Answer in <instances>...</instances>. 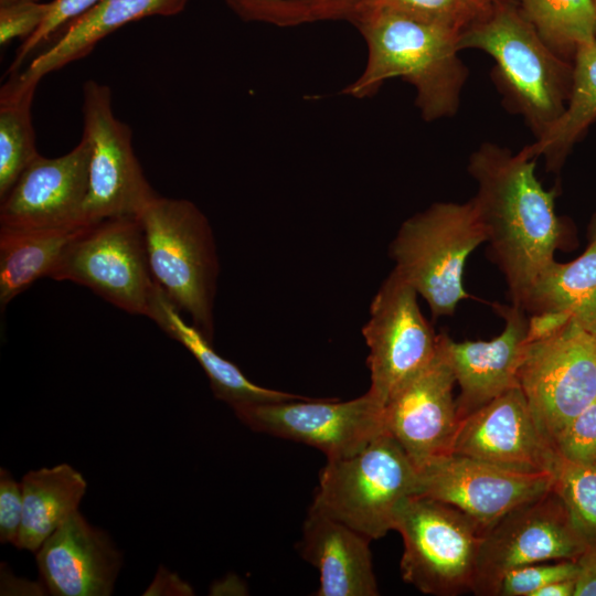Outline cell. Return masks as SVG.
<instances>
[{"instance_id":"2","label":"cell","mask_w":596,"mask_h":596,"mask_svg":"<svg viewBox=\"0 0 596 596\" xmlns=\"http://www.w3.org/2000/svg\"><path fill=\"white\" fill-rule=\"evenodd\" d=\"M366 44V63L342 94L373 96L385 81L401 78L415 88L425 121L456 115L469 76L459 57L460 30L390 11H364L351 20Z\"/></svg>"},{"instance_id":"8","label":"cell","mask_w":596,"mask_h":596,"mask_svg":"<svg viewBox=\"0 0 596 596\" xmlns=\"http://www.w3.org/2000/svg\"><path fill=\"white\" fill-rule=\"evenodd\" d=\"M50 277L85 286L117 308L146 317L158 287L135 216L86 226L67 245Z\"/></svg>"},{"instance_id":"31","label":"cell","mask_w":596,"mask_h":596,"mask_svg":"<svg viewBox=\"0 0 596 596\" xmlns=\"http://www.w3.org/2000/svg\"><path fill=\"white\" fill-rule=\"evenodd\" d=\"M575 560H560L554 563L540 562L508 572L499 582L494 596H534L549 583L575 578Z\"/></svg>"},{"instance_id":"19","label":"cell","mask_w":596,"mask_h":596,"mask_svg":"<svg viewBox=\"0 0 596 596\" xmlns=\"http://www.w3.org/2000/svg\"><path fill=\"white\" fill-rule=\"evenodd\" d=\"M45 588L55 596H108L121 566L109 536L75 511L36 551Z\"/></svg>"},{"instance_id":"13","label":"cell","mask_w":596,"mask_h":596,"mask_svg":"<svg viewBox=\"0 0 596 596\" xmlns=\"http://www.w3.org/2000/svg\"><path fill=\"white\" fill-rule=\"evenodd\" d=\"M587 545L551 489L503 515L482 534L471 592L494 596L510 571L540 562L576 560Z\"/></svg>"},{"instance_id":"15","label":"cell","mask_w":596,"mask_h":596,"mask_svg":"<svg viewBox=\"0 0 596 596\" xmlns=\"http://www.w3.org/2000/svg\"><path fill=\"white\" fill-rule=\"evenodd\" d=\"M450 454L522 473L555 475L562 460L535 425L520 386L462 418Z\"/></svg>"},{"instance_id":"9","label":"cell","mask_w":596,"mask_h":596,"mask_svg":"<svg viewBox=\"0 0 596 596\" xmlns=\"http://www.w3.org/2000/svg\"><path fill=\"white\" fill-rule=\"evenodd\" d=\"M518 381L535 425L554 447L562 429L596 400V336L571 320L551 337L526 341Z\"/></svg>"},{"instance_id":"43","label":"cell","mask_w":596,"mask_h":596,"mask_svg":"<svg viewBox=\"0 0 596 596\" xmlns=\"http://www.w3.org/2000/svg\"><path fill=\"white\" fill-rule=\"evenodd\" d=\"M475 1H476V3H477L480 8L485 9V8H486L488 4H490L493 0H475Z\"/></svg>"},{"instance_id":"40","label":"cell","mask_w":596,"mask_h":596,"mask_svg":"<svg viewBox=\"0 0 596 596\" xmlns=\"http://www.w3.org/2000/svg\"><path fill=\"white\" fill-rule=\"evenodd\" d=\"M147 595H192L193 590L189 584L183 582L178 575L171 574L166 568H160L156 579L145 593Z\"/></svg>"},{"instance_id":"34","label":"cell","mask_w":596,"mask_h":596,"mask_svg":"<svg viewBox=\"0 0 596 596\" xmlns=\"http://www.w3.org/2000/svg\"><path fill=\"white\" fill-rule=\"evenodd\" d=\"M225 2L244 21L278 26L313 22L310 12L292 0H225Z\"/></svg>"},{"instance_id":"30","label":"cell","mask_w":596,"mask_h":596,"mask_svg":"<svg viewBox=\"0 0 596 596\" xmlns=\"http://www.w3.org/2000/svg\"><path fill=\"white\" fill-rule=\"evenodd\" d=\"M390 11L462 31L483 9L475 0H359L349 19L364 11Z\"/></svg>"},{"instance_id":"41","label":"cell","mask_w":596,"mask_h":596,"mask_svg":"<svg viewBox=\"0 0 596 596\" xmlns=\"http://www.w3.org/2000/svg\"><path fill=\"white\" fill-rule=\"evenodd\" d=\"M574 578L561 579L549 583L539 589L534 596H574Z\"/></svg>"},{"instance_id":"25","label":"cell","mask_w":596,"mask_h":596,"mask_svg":"<svg viewBox=\"0 0 596 596\" xmlns=\"http://www.w3.org/2000/svg\"><path fill=\"white\" fill-rule=\"evenodd\" d=\"M86 226L0 227V304L6 307L41 277H50L71 241Z\"/></svg>"},{"instance_id":"35","label":"cell","mask_w":596,"mask_h":596,"mask_svg":"<svg viewBox=\"0 0 596 596\" xmlns=\"http://www.w3.org/2000/svg\"><path fill=\"white\" fill-rule=\"evenodd\" d=\"M50 2L19 1L0 6V45L7 46L13 39L30 38L45 20Z\"/></svg>"},{"instance_id":"22","label":"cell","mask_w":596,"mask_h":596,"mask_svg":"<svg viewBox=\"0 0 596 596\" xmlns=\"http://www.w3.org/2000/svg\"><path fill=\"white\" fill-rule=\"evenodd\" d=\"M169 337L181 343L205 372L216 398L233 409L240 406L309 398L259 386L249 381L241 370L222 358L211 340L193 323H188L180 310L158 285L149 317Z\"/></svg>"},{"instance_id":"3","label":"cell","mask_w":596,"mask_h":596,"mask_svg":"<svg viewBox=\"0 0 596 596\" xmlns=\"http://www.w3.org/2000/svg\"><path fill=\"white\" fill-rule=\"evenodd\" d=\"M458 46L493 60L491 76L505 106L522 116L535 140L561 118L571 95L573 63L544 43L520 9L493 0L460 32Z\"/></svg>"},{"instance_id":"28","label":"cell","mask_w":596,"mask_h":596,"mask_svg":"<svg viewBox=\"0 0 596 596\" xmlns=\"http://www.w3.org/2000/svg\"><path fill=\"white\" fill-rule=\"evenodd\" d=\"M521 11L544 43L572 62L577 50L596 40L593 0H519Z\"/></svg>"},{"instance_id":"1","label":"cell","mask_w":596,"mask_h":596,"mask_svg":"<svg viewBox=\"0 0 596 596\" xmlns=\"http://www.w3.org/2000/svg\"><path fill=\"white\" fill-rule=\"evenodd\" d=\"M476 200L493 263L502 272L513 305L520 306L536 277L554 262L563 224L555 212L556 190L535 175V158L494 142L469 157Z\"/></svg>"},{"instance_id":"12","label":"cell","mask_w":596,"mask_h":596,"mask_svg":"<svg viewBox=\"0 0 596 596\" xmlns=\"http://www.w3.org/2000/svg\"><path fill=\"white\" fill-rule=\"evenodd\" d=\"M384 406L369 392L345 402L304 398L234 408L251 429L302 443L328 460L351 457L385 430Z\"/></svg>"},{"instance_id":"11","label":"cell","mask_w":596,"mask_h":596,"mask_svg":"<svg viewBox=\"0 0 596 596\" xmlns=\"http://www.w3.org/2000/svg\"><path fill=\"white\" fill-rule=\"evenodd\" d=\"M416 290L394 269L382 283L362 328L369 348V393L383 406L435 358L439 334L421 312Z\"/></svg>"},{"instance_id":"36","label":"cell","mask_w":596,"mask_h":596,"mask_svg":"<svg viewBox=\"0 0 596 596\" xmlns=\"http://www.w3.org/2000/svg\"><path fill=\"white\" fill-rule=\"evenodd\" d=\"M22 488L11 473L0 470V541L15 544L22 522Z\"/></svg>"},{"instance_id":"6","label":"cell","mask_w":596,"mask_h":596,"mask_svg":"<svg viewBox=\"0 0 596 596\" xmlns=\"http://www.w3.org/2000/svg\"><path fill=\"white\" fill-rule=\"evenodd\" d=\"M417 493V467L383 432L358 454L327 461L311 508L371 541L394 530L400 505Z\"/></svg>"},{"instance_id":"20","label":"cell","mask_w":596,"mask_h":596,"mask_svg":"<svg viewBox=\"0 0 596 596\" xmlns=\"http://www.w3.org/2000/svg\"><path fill=\"white\" fill-rule=\"evenodd\" d=\"M369 542L359 532L310 507L300 552L319 571L320 585L315 595H379Z\"/></svg>"},{"instance_id":"45","label":"cell","mask_w":596,"mask_h":596,"mask_svg":"<svg viewBox=\"0 0 596 596\" xmlns=\"http://www.w3.org/2000/svg\"><path fill=\"white\" fill-rule=\"evenodd\" d=\"M593 1H594L595 7H596V0H593Z\"/></svg>"},{"instance_id":"7","label":"cell","mask_w":596,"mask_h":596,"mask_svg":"<svg viewBox=\"0 0 596 596\" xmlns=\"http://www.w3.org/2000/svg\"><path fill=\"white\" fill-rule=\"evenodd\" d=\"M403 540L402 578L424 594L455 596L471 590L485 530L446 502L411 496L394 523Z\"/></svg>"},{"instance_id":"21","label":"cell","mask_w":596,"mask_h":596,"mask_svg":"<svg viewBox=\"0 0 596 596\" xmlns=\"http://www.w3.org/2000/svg\"><path fill=\"white\" fill-rule=\"evenodd\" d=\"M188 0H98L72 20L21 74L34 81L87 56L107 35L121 26L153 15L171 17Z\"/></svg>"},{"instance_id":"39","label":"cell","mask_w":596,"mask_h":596,"mask_svg":"<svg viewBox=\"0 0 596 596\" xmlns=\"http://www.w3.org/2000/svg\"><path fill=\"white\" fill-rule=\"evenodd\" d=\"M571 317L564 312L545 311L532 313L528 317L526 341H534L551 337L563 329Z\"/></svg>"},{"instance_id":"44","label":"cell","mask_w":596,"mask_h":596,"mask_svg":"<svg viewBox=\"0 0 596 596\" xmlns=\"http://www.w3.org/2000/svg\"><path fill=\"white\" fill-rule=\"evenodd\" d=\"M19 1H28V0H0V6L19 2ZM33 1H39V0H33Z\"/></svg>"},{"instance_id":"26","label":"cell","mask_w":596,"mask_h":596,"mask_svg":"<svg viewBox=\"0 0 596 596\" xmlns=\"http://www.w3.org/2000/svg\"><path fill=\"white\" fill-rule=\"evenodd\" d=\"M595 121L596 40L582 45L574 56L572 89L563 115L544 137L524 149L535 159L543 157L547 170L557 172Z\"/></svg>"},{"instance_id":"18","label":"cell","mask_w":596,"mask_h":596,"mask_svg":"<svg viewBox=\"0 0 596 596\" xmlns=\"http://www.w3.org/2000/svg\"><path fill=\"white\" fill-rule=\"evenodd\" d=\"M504 320L500 334L489 341L456 342L441 333L444 348L459 384V421L507 391L519 386L518 370L528 336L526 311L517 305H494Z\"/></svg>"},{"instance_id":"23","label":"cell","mask_w":596,"mask_h":596,"mask_svg":"<svg viewBox=\"0 0 596 596\" xmlns=\"http://www.w3.org/2000/svg\"><path fill=\"white\" fill-rule=\"evenodd\" d=\"M22 522L14 546L36 552L75 511L87 483L67 464L30 470L21 481Z\"/></svg>"},{"instance_id":"32","label":"cell","mask_w":596,"mask_h":596,"mask_svg":"<svg viewBox=\"0 0 596 596\" xmlns=\"http://www.w3.org/2000/svg\"><path fill=\"white\" fill-rule=\"evenodd\" d=\"M554 448L567 462L596 465V400L562 429Z\"/></svg>"},{"instance_id":"17","label":"cell","mask_w":596,"mask_h":596,"mask_svg":"<svg viewBox=\"0 0 596 596\" xmlns=\"http://www.w3.org/2000/svg\"><path fill=\"white\" fill-rule=\"evenodd\" d=\"M91 147L82 137L67 153L39 155L20 174L0 205V227L18 230L85 226Z\"/></svg>"},{"instance_id":"5","label":"cell","mask_w":596,"mask_h":596,"mask_svg":"<svg viewBox=\"0 0 596 596\" xmlns=\"http://www.w3.org/2000/svg\"><path fill=\"white\" fill-rule=\"evenodd\" d=\"M487 242V230L472 198L436 202L408 217L390 245L394 270L427 302L434 318L451 316L469 298L462 274L469 255Z\"/></svg>"},{"instance_id":"29","label":"cell","mask_w":596,"mask_h":596,"mask_svg":"<svg viewBox=\"0 0 596 596\" xmlns=\"http://www.w3.org/2000/svg\"><path fill=\"white\" fill-rule=\"evenodd\" d=\"M552 489L581 539L586 545H596V465L561 460Z\"/></svg>"},{"instance_id":"4","label":"cell","mask_w":596,"mask_h":596,"mask_svg":"<svg viewBox=\"0 0 596 596\" xmlns=\"http://www.w3.org/2000/svg\"><path fill=\"white\" fill-rule=\"evenodd\" d=\"M138 220L156 283L212 340L219 260L207 219L189 200L157 194Z\"/></svg>"},{"instance_id":"37","label":"cell","mask_w":596,"mask_h":596,"mask_svg":"<svg viewBox=\"0 0 596 596\" xmlns=\"http://www.w3.org/2000/svg\"><path fill=\"white\" fill-rule=\"evenodd\" d=\"M575 562L574 596H596V545H587Z\"/></svg>"},{"instance_id":"38","label":"cell","mask_w":596,"mask_h":596,"mask_svg":"<svg viewBox=\"0 0 596 596\" xmlns=\"http://www.w3.org/2000/svg\"><path fill=\"white\" fill-rule=\"evenodd\" d=\"M302 4L313 22L320 20H349L359 0H292Z\"/></svg>"},{"instance_id":"16","label":"cell","mask_w":596,"mask_h":596,"mask_svg":"<svg viewBox=\"0 0 596 596\" xmlns=\"http://www.w3.org/2000/svg\"><path fill=\"white\" fill-rule=\"evenodd\" d=\"M455 383L440 333L433 361L384 405L385 430L401 444L417 468L450 454L460 423L453 395Z\"/></svg>"},{"instance_id":"27","label":"cell","mask_w":596,"mask_h":596,"mask_svg":"<svg viewBox=\"0 0 596 596\" xmlns=\"http://www.w3.org/2000/svg\"><path fill=\"white\" fill-rule=\"evenodd\" d=\"M39 81L13 72L0 89V200L40 155L32 125V103Z\"/></svg>"},{"instance_id":"33","label":"cell","mask_w":596,"mask_h":596,"mask_svg":"<svg viewBox=\"0 0 596 596\" xmlns=\"http://www.w3.org/2000/svg\"><path fill=\"white\" fill-rule=\"evenodd\" d=\"M98 0H52L51 8L40 28L26 40L22 41L8 73L20 71L21 65L38 47L56 39L65 26L75 18L89 9Z\"/></svg>"},{"instance_id":"42","label":"cell","mask_w":596,"mask_h":596,"mask_svg":"<svg viewBox=\"0 0 596 596\" xmlns=\"http://www.w3.org/2000/svg\"><path fill=\"white\" fill-rule=\"evenodd\" d=\"M589 242H596V212L593 214L588 226Z\"/></svg>"},{"instance_id":"14","label":"cell","mask_w":596,"mask_h":596,"mask_svg":"<svg viewBox=\"0 0 596 596\" xmlns=\"http://www.w3.org/2000/svg\"><path fill=\"white\" fill-rule=\"evenodd\" d=\"M418 470V493L451 504L485 531L513 509L553 487L552 473H522L470 457L447 454Z\"/></svg>"},{"instance_id":"10","label":"cell","mask_w":596,"mask_h":596,"mask_svg":"<svg viewBox=\"0 0 596 596\" xmlns=\"http://www.w3.org/2000/svg\"><path fill=\"white\" fill-rule=\"evenodd\" d=\"M82 117V137L91 147L83 225L111 217H138L157 193L135 155L129 126L114 114L111 91L106 84L94 79L83 84Z\"/></svg>"},{"instance_id":"24","label":"cell","mask_w":596,"mask_h":596,"mask_svg":"<svg viewBox=\"0 0 596 596\" xmlns=\"http://www.w3.org/2000/svg\"><path fill=\"white\" fill-rule=\"evenodd\" d=\"M521 307L532 313H567L596 336V242L568 263L552 262L534 280Z\"/></svg>"}]
</instances>
